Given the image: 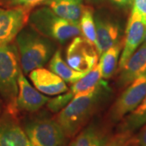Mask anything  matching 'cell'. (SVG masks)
Wrapping results in <instances>:
<instances>
[{"instance_id": "obj_1", "label": "cell", "mask_w": 146, "mask_h": 146, "mask_svg": "<svg viewBox=\"0 0 146 146\" xmlns=\"http://www.w3.org/2000/svg\"><path fill=\"white\" fill-rule=\"evenodd\" d=\"M16 44L21 70L25 74L43 68L56 51L54 41L42 35L30 25L24 27L17 34Z\"/></svg>"}, {"instance_id": "obj_2", "label": "cell", "mask_w": 146, "mask_h": 146, "mask_svg": "<svg viewBox=\"0 0 146 146\" xmlns=\"http://www.w3.org/2000/svg\"><path fill=\"white\" fill-rule=\"evenodd\" d=\"M100 85L76 94L54 119L68 138L75 137L94 113L99 100Z\"/></svg>"}, {"instance_id": "obj_3", "label": "cell", "mask_w": 146, "mask_h": 146, "mask_svg": "<svg viewBox=\"0 0 146 146\" xmlns=\"http://www.w3.org/2000/svg\"><path fill=\"white\" fill-rule=\"evenodd\" d=\"M22 71L16 43L0 45V97L7 105V111L16 115L18 78Z\"/></svg>"}, {"instance_id": "obj_4", "label": "cell", "mask_w": 146, "mask_h": 146, "mask_svg": "<svg viewBox=\"0 0 146 146\" xmlns=\"http://www.w3.org/2000/svg\"><path fill=\"white\" fill-rule=\"evenodd\" d=\"M28 22L42 35L59 43H65L81 34L79 24L59 17L49 7L33 11Z\"/></svg>"}, {"instance_id": "obj_5", "label": "cell", "mask_w": 146, "mask_h": 146, "mask_svg": "<svg viewBox=\"0 0 146 146\" xmlns=\"http://www.w3.org/2000/svg\"><path fill=\"white\" fill-rule=\"evenodd\" d=\"M24 129L33 146H62L68 138L54 119H32L25 123Z\"/></svg>"}, {"instance_id": "obj_6", "label": "cell", "mask_w": 146, "mask_h": 146, "mask_svg": "<svg viewBox=\"0 0 146 146\" xmlns=\"http://www.w3.org/2000/svg\"><path fill=\"white\" fill-rule=\"evenodd\" d=\"M99 54L96 46L84 36L72 38L66 51V62L74 70L88 73L98 63Z\"/></svg>"}, {"instance_id": "obj_7", "label": "cell", "mask_w": 146, "mask_h": 146, "mask_svg": "<svg viewBox=\"0 0 146 146\" xmlns=\"http://www.w3.org/2000/svg\"><path fill=\"white\" fill-rule=\"evenodd\" d=\"M146 96V74L134 80L115 101L110 111L113 122L123 119L141 104Z\"/></svg>"}, {"instance_id": "obj_8", "label": "cell", "mask_w": 146, "mask_h": 146, "mask_svg": "<svg viewBox=\"0 0 146 146\" xmlns=\"http://www.w3.org/2000/svg\"><path fill=\"white\" fill-rule=\"evenodd\" d=\"M30 9L0 7V45L8 44L29 21Z\"/></svg>"}, {"instance_id": "obj_9", "label": "cell", "mask_w": 146, "mask_h": 146, "mask_svg": "<svg viewBox=\"0 0 146 146\" xmlns=\"http://www.w3.org/2000/svg\"><path fill=\"white\" fill-rule=\"evenodd\" d=\"M146 34V25L135 10H131L127 21L126 35L122 54L120 55L119 65L123 68L128 58L144 42Z\"/></svg>"}, {"instance_id": "obj_10", "label": "cell", "mask_w": 146, "mask_h": 146, "mask_svg": "<svg viewBox=\"0 0 146 146\" xmlns=\"http://www.w3.org/2000/svg\"><path fill=\"white\" fill-rule=\"evenodd\" d=\"M50 98L41 94L29 82L21 71L18 78V94L16 98V110L36 112L49 102Z\"/></svg>"}, {"instance_id": "obj_11", "label": "cell", "mask_w": 146, "mask_h": 146, "mask_svg": "<svg viewBox=\"0 0 146 146\" xmlns=\"http://www.w3.org/2000/svg\"><path fill=\"white\" fill-rule=\"evenodd\" d=\"M0 146H33L16 115L8 111L0 116Z\"/></svg>"}, {"instance_id": "obj_12", "label": "cell", "mask_w": 146, "mask_h": 146, "mask_svg": "<svg viewBox=\"0 0 146 146\" xmlns=\"http://www.w3.org/2000/svg\"><path fill=\"white\" fill-rule=\"evenodd\" d=\"M29 79L39 92L54 96L68 91L67 83L52 71L44 68H36L29 72Z\"/></svg>"}, {"instance_id": "obj_13", "label": "cell", "mask_w": 146, "mask_h": 146, "mask_svg": "<svg viewBox=\"0 0 146 146\" xmlns=\"http://www.w3.org/2000/svg\"><path fill=\"white\" fill-rule=\"evenodd\" d=\"M96 48L101 55L110 47L119 43V26L115 21L96 16Z\"/></svg>"}, {"instance_id": "obj_14", "label": "cell", "mask_w": 146, "mask_h": 146, "mask_svg": "<svg viewBox=\"0 0 146 146\" xmlns=\"http://www.w3.org/2000/svg\"><path fill=\"white\" fill-rule=\"evenodd\" d=\"M119 81L123 85L131 83L134 80L146 74V45L142 44L120 69Z\"/></svg>"}, {"instance_id": "obj_15", "label": "cell", "mask_w": 146, "mask_h": 146, "mask_svg": "<svg viewBox=\"0 0 146 146\" xmlns=\"http://www.w3.org/2000/svg\"><path fill=\"white\" fill-rule=\"evenodd\" d=\"M45 4L59 17L77 24L84 8L83 0H47Z\"/></svg>"}, {"instance_id": "obj_16", "label": "cell", "mask_w": 146, "mask_h": 146, "mask_svg": "<svg viewBox=\"0 0 146 146\" xmlns=\"http://www.w3.org/2000/svg\"><path fill=\"white\" fill-rule=\"evenodd\" d=\"M49 68L53 72L58 75L66 83L73 84L81 79L87 73L80 72L74 70L65 62L62 58L60 50H56L50 59Z\"/></svg>"}, {"instance_id": "obj_17", "label": "cell", "mask_w": 146, "mask_h": 146, "mask_svg": "<svg viewBox=\"0 0 146 146\" xmlns=\"http://www.w3.org/2000/svg\"><path fill=\"white\" fill-rule=\"evenodd\" d=\"M108 138L101 128L91 125L80 131L71 146H105Z\"/></svg>"}, {"instance_id": "obj_18", "label": "cell", "mask_w": 146, "mask_h": 146, "mask_svg": "<svg viewBox=\"0 0 146 146\" xmlns=\"http://www.w3.org/2000/svg\"><path fill=\"white\" fill-rule=\"evenodd\" d=\"M102 79V72L100 69L99 64L94 68L91 71H89L85 76H84L81 79H80L76 82L72 84L71 89H68L66 93L69 97V98L72 100L76 94L85 92L90 89H93L94 87L99 85L100 81Z\"/></svg>"}, {"instance_id": "obj_19", "label": "cell", "mask_w": 146, "mask_h": 146, "mask_svg": "<svg viewBox=\"0 0 146 146\" xmlns=\"http://www.w3.org/2000/svg\"><path fill=\"white\" fill-rule=\"evenodd\" d=\"M121 45L120 43L116 44L110 47L104 53L100 55L98 64L100 66L102 79H109L112 76L119 63Z\"/></svg>"}, {"instance_id": "obj_20", "label": "cell", "mask_w": 146, "mask_h": 146, "mask_svg": "<svg viewBox=\"0 0 146 146\" xmlns=\"http://www.w3.org/2000/svg\"><path fill=\"white\" fill-rule=\"evenodd\" d=\"M146 123V96L141 104L125 118L121 126V131L133 132Z\"/></svg>"}, {"instance_id": "obj_21", "label": "cell", "mask_w": 146, "mask_h": 146, "mask_svg": "<svg viewBox=\"0 0 146 146\" xmlns=\"http://www.w3.org/2000/svg\"><path fill=\"white\" fill-rule=\"evenodd\" d=\"M79 25L82 36L96 46V25L94 11L90 7H84Z\"/></svg>"}, {"instance_id": "obj_22", "label": "cell", "mask_w": 146, "mask_h": 146, "mask_svg": "<svg viewBox=\"0 0 146 146\" xmlns=\"http://www.w3.org/2000/svg\"><path fill=\"white\" fill-rule=\"evenodd\" d=\"M134 143H136V138L133 137L131 131H120L108 138L105 146H130Z\"/></svg>"}, {"instance_id": "obj_23", "label": "cell", "mask_w": 146, "mask_h": 146, "mask_svg": "<svg viewBox=\"0 0 146 146\" xmlns=\"http://www.w3.org/2000/svg\"><path fill=\"white\" fill-rule=\"evenodd\" d=\"M46 1L47 0H0V6L7 8L21 7L31 10L33 7L45 3Z\"/></svg>"}, {"instance_id": "obj_24", "label": "cell", "mask_w": 146, "mask_h": 146, "mask_svg": "<svg viewBox=\"0 0 146 146\" xmlns=\"http://www.w3.org/2000/svg\"><path fill=\"white\" fill-rule=\"evenodd\" d=\"M133 7L146 25V0H133Z\"/></svg>"}, {"instance_id": "obj_25", "label": "cell", "mask_w": 146, "mask_h": 146, "mask_svg": "<svg viewBox=\"0 0 146 146\" xmlns=\"http://www.w3.org/2000/svg\"><path fill=\"white\" fill-rule=\"evenodd\" d=\"M136 144L138 146H146V125L143 127L139 136L136 138Z\"/></svg>"}, {"instance_id": "obj_26", "label": "cell", "mask_w": 146, "mask_h": 146, "mask_svg": "<svg viewBox=\"0 0 146 146\" xmlns=\"http://www.w3.org/2000/svg\"><path fill=\"white\" fill-rule=\"evenodd\" d=\"M110 1L119 6L128 5L133 2V0H110Z\"/></svg>"}, {"instance_id": "obj_27", "label": "cell", "mask_w": 146, "mask_h": 146, "mask_svg": "<svg viewBox=\"0 0 146 146\" xmlns=\"http://www.w3.org/2000/svg\"><path fill=\"white\" fill-rule=\"evenodd\" d=\"M2 98L0 97V112L2 111V109H3V102H2Z\"/></svg>"}, {"instance_id": "obj_28", "label": "cell", "mask_w": 146, "mask_h": 146, "mask_svg": "<svg viewBox=\"0 0 146 146\" xmlns=\"http://www.w3.org/2000/svg\"><path fill=\"white\" fill-rule=\"evenodd\" d=\"M143 44H145V45H146V34H145V40H144V42H143Z\"/></svg>"}, {"instance_id": "obj_29", "label": "cell", "mask_w": 146, "mask_h": 146, "mask_svg": "<svg viewBox=\"0 0 146 146\" xmlns=\"http://www.w3.org/2000/svg\"><path fill=\"white\" fill-rule=\"evenodd\" d=\"M62 146H65V145H62Z\"/></svg>"}]
</instances>
